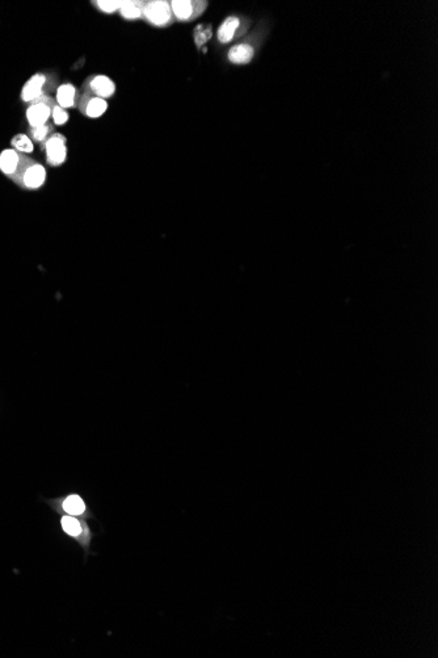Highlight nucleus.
<instances>
[{
    "mask_svg": "<svg viewBox=\"0 0 438 658\" xmlns=\"http://www.w3.org/2000/svg\"><path fill=\"white\" fill-rule=\"evenodd\" d=\"M47 506L57 513L58 515L81 517V519H96L94 514L88 506L84 497L79 493H67L55 498H44Z\"/></svg>",
    "mask_w": 438,
    "mask_h": 658,
    "instance_id": "nucleus-1",
    "label": "nucleus"
},
{
    "mask_svg": "<svg viewBox=\"0 0 438 658\" xmlns=\"http://www.w3.org/2000/svg\"><path fill=\"white\" fill-rule=\"evenodd\" d=\"M60 526L62 533L74 540L78 544L80 548L84 552V560L88 557V555H94L91 550L92 541L94 539V533L87 522V519L81 517H70V515H61L60 517Z\"/></svg>",
    "mask_w": 438,
    "mask_h": 658,
    "instance_id": "nucleus-2",
    "label": "nucleus"
},
{
    "mask_svg": "<svg viewBox=\"0 0 438 658\" xmlns=\"http://www.w3.org/2000/svg\"><path fill=\"white\" fill-rule=\"evenodd\" d=\"M31 160L33 159L15 149H5L0 153V173L15 182Z\"/></svg>",
    "mask_w": 438,
    "mask_h": 658,
    "instance_id": "nucleus-3",
    "label": "nucleus"
},
{
    "mask_svg": "<svg viewBox=\"0 0 438 658\" xmlns=\"http://www.w3.org/2000/svg\"><path fill=\"white\" fill-rule=\"evenodd\" d=\"M47 176L45 166L36 160H31L14 183L18 188L24 191H37L44 187L47 182Z\"/></svg>",
    "mask_w": 438,
    "mask_h": 658,
    "instance_id": "nucleus-4",
    "label": "nucleus"
},
{
    "mask_svg": "<svg viewBox=\"0 0 438 658\" xmlns=\"http://www.w3.org/2000/svg\"><path fill=\"white\" fill-rule=\"evenodd\" d=\"M54 106H55V101L45 94L38 97L37 100L31 101L27 110V120H28L29 127L47 124V121L51 119V110Z\"/></svg>",
    "mask_w": 438,
    "mask_h": 658,
    "instance_id": "nucleus-5",
    "label": "nucleus"
},
{
    "mask_svg": "<svg viewBox=\"0 0 438 658\" xmlns=\"http://www.w3.org/2000/svg\"><path fill=\"white\" fill-rule=\"evenodd\" d=\"M143 16L146 20L155 25V27H164L171 23L172 20V8L171 3L164 1V0H151L146 1L144 10H143Z\"/></svg>",
    "mask_w": 438,
    "mask_h": 658,
    "instance_id": "nucleus-6",
    "label": "nucleus"
},
{
    "mask_svg": "<svg viewBox=\"0 0 438 658\" xmlns=\"http://www.w3.org/2000/svg\"><path fill=\"white\" fill-rule=\"evenodd\" d=\"M67 141L61 133H53L47 141L42 145L47 153V164L53 167H60L66 162L67 158Z\"/></svg>",
    "mask_w": 438,
    "mask_h": 658,
    "instance_id": "nucleus-7",
    "label": "nucleus"
},
{
    "mask_svg": "<svg viewBox=\"0 0 438 658\" xmlns=\"http://www.w3.org/2000/svg\"><path fill=\"white\" fill-rule=\"evenodd\" d=\"M78 108L80 113L88 119H99L108 110V101L92 94L84 93L79 97Z\"/></svg>",
    "mask_w": 438,
    "mask_h": 658,
    "instance_id": "nucleus-8",
    "label": "nucleus"
},
{
    "mask_svg": "<svg viewBox=\"0 0 438 658\" xmlns=\"http://www.w3.org/2000/svg\"><path fill=\"white\" fill-rule=\"evenodd\" d=\"M84 93L94 95L97 97H101L104 100L112 97L116 93V84L114 82L107 77V75H94L87 79V82L83 84Z\"/></svg>",
    "mask_w": 438,
    "mask_h": 658,
    "instance_id": "nucleus-9",
    "label": "nucleus"
},
{
    "mask_svg": "<svg viewBox=\"0 0 438 658\" xmlns=\"http://www.w3.org/2000/svg\"><path fill=\"white\" fill-rule=\"evenodd\" d=\"M206 3H194L189 0H173L171 1V8L172 14L176 16L177 20L180 21H188L190 19L196 17L197 14H200L205 8Z\"/></svg>",
    "mask_w": 438,
    "mask_h": 658,
    "instance_id": "nucleus-10",
    "label": "nucleus"
},
{
    "mask_svg": "<svg viewBox=\"0 0 438 658\" xmlns=\"http://www.w3.org/2000/svg\"><path fill=\"white\" fill-rule=\"evenodd\" d=\"M47 83V77L44 74H36L33 75L23 87L21 91V100L25 103H29L37 100L44 95V87Z\"/></svg>",
    "mask_w": 438,
    "mask_h": 658,
    "instance_id": "nucleus-11",
    "label": "nucleus"
},
{
    "mask_svg": "<svg viewBox=\"0 0 438 658\" xmlns=\"http://www.w3.org/2000/svg\"><path fill=\"white\" fill-rule=\"evenodd\" d=\"M57 106L63 110H70L78 107V91L77 87L71 83H63L57 90Z\"/></svg>",
    "mask_w": 438,
    "mask_h": 658,
    "instance_id": "nucleus-12",
    "label": "nucleus"
},
{
    "mask_svg": "<svg viewBox=\"0 0 438 658\" xmlns=\"http://www.w3.org/2000/svg\"><path fill=\"white\" fill-rule=\"evenodd\" d=\"M239 25H240V21H239L237 17H234V16L227 17L222 23V25L219 27L218 34H217L219 42H222V44L230 42L234 38L235 33L237 31Z\"/></svg>",
    "mask_w": 438,
    "mask_h": 658,
    "instance_id": "nucleus-13",
    "label": "nucleus"
},
{
    "mask_svg": "<svg viewBox=\"0 0 438 658\" xmlns=\"http://www.w3.org/2000/svg\"><path fill=\"white\" fill-rule=\"evenodd\" d=\"M146 1H137V0H124L123 5L120 8V15L123 16L126 20H136L141 19L143 16V10H144Z\"/></svg>",
    "mask_w": 438,
    "mask_h": 658,
    "instance_id": "nucleus-14",
    "label": "nucleus"
},
{
    "mask_svg": "<svg viewBox=\"0 0 438 658\" xmlns=\"http://www.w3.org/2000/svg\"><path fill=\"white\" fill-rule=\"evenodd\" d=\"M253 57V49L250 45H235L229 51V60L235 64H246Z\"/></svg>",
    "mask_w": 438,
    "mask_h": 658,
    "instance_id": "nucleus-15",
    "label": "nucleus"
},
{
    "mask_svg": "<svg viewBox=\"0 0 438 658\" xmlns=\"http://www.w3.org/2000/svg\"><path fill=\"white\" fill-rule=\"evenodd\" d=\"M54 127L51 124H45V125L36 126V127H29V138L33 142L41 143V146L47 141V138L53 134Z\"/></svg>",
    "mask_w": 438,
    "mask_h": 658,
    "instance_id": "nucleus-16",
    "label": "nucleus"
},
{
    "mask_svg": "<svg viewBox=\"0 0 438 658\" xmlns=\"http://www.w3.org/2000/svg\"><path fill=\"white\" fill-rule=\"evenodd\" d=\"M11 145H12V149H15L18 153L25 154V156L31 154L34 150L33 141L27 134H16L15 137L11 140Z\"/></svg>",
    "mask_w": 438,
    "mask_h": 658,
    "instance_id": "nucleus-17",
    "label": "nucleus"
},
{
    "mask_svg": "<svg viewBox=\"0 0 438 658\" xmlns=\"http://www.w3.org/2000/svg\"><path fill=\"white\" fill-rule=\"evenodd\" d=\"M94 5L100 12L110 15L120 11L123 1L121 0H97L94 1Z\"/></svg>",
    "mask_w": 438,
    "mask_h": 658,
    "instance_id": "nucleus-18",
    "label": "nucleus"
},
{
    "mask_svg": "<svg viewBox=\"0 0 438 658\" xmlns=\"http://www.w3.org/2000/svg\"><path fill=\"white\" fill-rule=\"evenodd\" d=\"M70 116L67 113V110H63L60 106H54L53 107V110H51V120H53V124L57 126L64 125L67 124Z\"/></svg>",
    "mask_w": 438,
    "mask_h": 658,
    "instance_id": "nucleus-19",
    "label": "nucleus"
},
{
    "mask_svg": "<svg viewBox=\"0 0 438 658\" xmlns=\"http://www.w3.org/2000/svg\"><path fill=\"white\" fill-rule=\"evenodd\" d=\"M211 38V29L210 28H206L204 25H200L196 31H194V40H196V44L197 47H201L204 45L205 42L207 40Z\"/></svg>",
    "mask_w": 438,
    "mask_h": 658,
    "instance_id": "nucleus-20",
    "label": "nucleus"
}]
</instances>
